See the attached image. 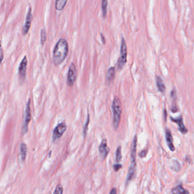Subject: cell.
<instances>
[{"instance_id": "484cf974", "label": "cell", "mask_w": 194, "mask_h": 194, "mask_svg": "<svg viewBox=\"0 0 194 194\" xmlns=\"http://www.w3.org/2000/svg\"><path fill=\"white\" fill-rule=\"evenodd\" d=\"M110 194H117V190H116V188H113V189H112L111 191L110 192Z\"/></svg>"}, {"instance_id": "ba28073f", "label": "cell", "mask_w": 194, "mask_h": 194, "mask_svg": "<svg viewBox=\"0 0 194 194\" xmlns=\"http://www.w3.org/2000/svg\"><path fill=\"white\" fill-rule=\"evenodd\" d=\"M32 19H33L32 10H31V8H30L29 9L27 14V16H26L25 25L23 26V29H22V34L23 35H25L28 33L30 28V26H31Z\"/></svg>"}, {"instance_id": "4fadbf2b", "label": "cell", "mask_w": 194, "mask_h": 194, "mask_svg": "<svg viewBox=\"0 0 194 194\" xmlns=\"http://www.w3.org/2000/svg\"><path fill=\"white\" fill-rule=\"evenodd\" d=\"M156 83H157V88H158L159 91L162 93H165L166 90V87L165 84L163 79L159 76H158L157 79H156Z\"/></svg>"}, {"instance_id": "2e32d148", "label": "cell", "mask_w": 194, "mask_h": 194, "mask_svg": "<svg viewBox=\"0 0 194 194\" xmlns=\"http://www.w3.org/2000/svg\"><path fill=\"white\" fill-rule=\"evenodd\" d=\"M68 0H56L55 9L58 11H62L66 5Z\"/></svg>"}, {"instance_id": "3957f363", "label": "cell", "mask_w": 194, "mask_h": 194, "mask_svg": "<svg viewBox=\"0 0 194 194\" xmlns=\"http://www.w3.org/2000/svg\"><path fill=\"white\" fill-rule=\"evenodd\" d=\"M112 108L113 111V124L115 129H117L120 124L121 120V116L122 113L121 103L119 97H115L113 101Z\"/></svg>"}, {"instance_id": "8fae6325", "label": "cell", "mask_w": 194, "mask_h": 194, "mask_svg": "<svg viewBox=\"0 0 194 194\" xmlns=\"http://www.w3.org/2000/svg\"><path fill=\"white\" fill-rule=\"evenodd\" d=\"M170 120H171L173 122L177 123L178 125V128L179 130L182 134H185L187 133L188 132V130L186 128V126H185V125L183 124V118L182 116H179L178 118H173V117H171Z\"/></svg>"}, {"instance_id": "30bf717a", "label": "cell", "mask_w": 194, "mask_h": 194, "mask_svg": "<svg viewBox=\"0 0 194 194\" xmlns=\"http://www.w3.org/2000/svg\"><path fill=\"white\" fill-rule=\"evenodd\" d=\"M109 151L110 149L108 146L107 140L104 138L101 141L99 146V152L101 158L103 159H105L109 153Z\"/></svg>"}, {"instance_id": "8992f818", "label": "cell", "mask_w": 194, "mask_h": 194, "mask_svg": "<svg viewBox=\"0 0 194 194\" xmlns=\"http://www.w3.org/2000/svg\"><path fill=\"white\" fill-rule=\"evenodd\" d=\"M76 75H77V71H76V66L74 63H72L69 67L68 76H67V83L69 86L71 87L74 85L76 79Z\"/></svg>"}, {"instance_id": "6da1fadb", "label": "cell", "mask_w": 194, "mask_h": 194, "mask_svg": "<svg viewBox=\"0 0 194 194\" xmlns=\"http://www.w3.org/2000/svg\"><path fill=\"white\" fill-rule=\"evenodd\" d=\"M68 53V45L66 39H60L54 47L53 62L55 66L60 65L66 58Z\"/></svg>"}, {"instance_id": "44dd1931", "label": "cell", "mask_w": 194, "mask_h": 194, "mask_svg": "<svg viewBox=\"0 0 194 194\" xmlns=\"http://www.w3.org/2000/svg\"><path fill=\"white\" fill-rule=\"evenodd\" d=\"M63 188L60 185H58V186H57L56 187V189L54 191V194H63Z\"/></svg>"}, {"instance_id": "7c38bea8", "label": "cell", "mask_w": 194, "mask_h": 194, "mask_svg": "<svg viewBox=\"0 0 194 194\" xmlns=\"http://www.w3.org/2000/svg\"><path fill=\"white\" fill-rule=\"evenodd\" d=\"M166 139L170 150L173 152L175 150V147L173 144V138L172 137V134L169 129H167L166 131Z\"/></svg>"}, {"instance_id": "83f0119b", "label": "cell", "mask_w": 194, "mask_h": 194, "mask_svg": "<svg viewBox=\"0 0 194 194\" xmlns=\"http://www.w3.org/2000/svg\"><path fill=\"white\" fill-rule=\"evenodd\" d=\"M101 41L103 44H105V38L104 35H103V34H101Z\"/></svg>"}, {"instance_id": "52a82bcc", "label": "cell", "mask_w": 194, "mask_h": 194, "mask_svg": "<svg viewBox=\"0 0 194 194\" xmlns=\"http://www.w3.org/2000/svg\"><path fill=\"white\" fill-rule=\"evenodd\" d=\"M66 124L64 123H62L60 124H58L57 127L54 129L53 134V138L54 141L57 140L59 138H60L62 135L64 134V133L66 130Z\"/></svg>"}, {"instance_id": "d4e9b609", "label": "cell", "mask_w": 194, "mask_h": 194, "mask_svg": "<svg viewBox=\"0 0 194 194\" xmlns=\"http://www.w3.org/2000/svg\"><path fill=\"white\" fill-rule=\"evenodd\" d=\"M122 166H123L122 165L119 164V163H117V164H115V165H114V169H115V170L116 171H118L119 170H120L123 167Z\"/></svg>"}, {"instance_id": "ac0fdd59", "label": "cell", "mask_w": 194, "mask_h": 194, "mask_svg": "<svg viewBox=\"0 0 194 194\" xmlns=\"http://www.w3.org/2000/svg\"><path fill=\"white\" fill-rule=\"evenodd\" d=\"M108 0H102L101 2V10L103 13V17L105 18L107 13Z\"/></svg>"}, {"instance_id": "7a4b0ae2", "label": "cell", "mask_w": 194, "mask_h": 194, "mask_svg": "<svg viewBox=\"0 0 194 194\" xmlns=\"http://www.w3.org/2000/svg\"><path fill=\"white\" fill-rule=\"evenodd\" d=\"M137 143V138L135 136L133 142L132 149L131 150V158H130V166L128 171V177L126 179V182L129 183L132 181L136 172V152Z\"/></svg>"}, {"instance_id": "9c48e42d", "label": "cell", "mask_w": 194, "mask_h": 194, "mask_svg": "<svg viewBox=\"0 0 194 194\" xmlns=\"http://www.w3.org/2000/svg\"><path fill=\"white\" fill-rule=\"evenodd\" d=\"M27 65V57L25 56L22 60L19 68H18V74H19L20 79L21 81H24L26 78Z\"/></svg>"}, {"instance_id": "9a60e30c", "label": "cell", "mask_w": 194, "mask_h": 194, "mask_svg": "<svg viewBox=\"0 0 194 194\" xmlns=\"http://www.w3.org/2000/svg\"><path fill=\"white\" fill-rule=\"evenodd\" d=\"M27 146L25 144H22L20 146V157L21 161L24 162L25 161L27 155Z\"/></svg>"}, {"instance_id": "5b68a950", "label": "cell", "mask_w": 194, "mask_h": 194, "mask_svg": "<svg viewBox=\"0 0 194 194\" xmlns=\"http://www.w3.org/2000/svg\"><path fill=\"white\" fill-rule=\"evenodd\" d=\"M31 111H30V99L29 100L26 104V107L25 110V120L22 128V133L25 134L28 130V125L31 120Z\"/></svg>"}, {"instance_id": "277c9868", "label": "cell", "mask_w": 194, "mask_h": 194, "mask_svg": "<svg viewBox=\"0 0 194 194\" xmlns=\"http://www.w3.org/2000/svg\"><path fill=\"white\" fill-rule=\"evenodd\" d=\"M127 62V46L124 38H122L120 57L119 58L117 66L119 70H121Z\"/></svg>"}, {"instance_id": "4316f807", "label": "cell", "mask_w": 194, "mask_h": 194, "mask_svg": "<svg viewBox=\"0 0 194 194\" xmlns=\"http://www.w3.org/2000/svg\"><path fill=\"white\" fill-rule=\"evenodd\" d=\"M3 59H4V54H3V52L1 51V57H0V64L1 63Z\"/></svg>"}, {"instance_id": "f1b7e54d", "label": "cell", "mask_w": 194, "mask_h": 194, "mask_svg": "<svg viewBox=\"0 0 194 194\" xmlns=\"http://www.w3.org/2000/svg\"><path fill=\"white\" fill-rule=\"evenodd\" d=\"M0 44H1V42H0ZM0 47H1V45H0Z\"/></svg>"}, {"instance_id": "5bb4252c", "label": "cell", "mask_w": 194, "mask_h": 194, "mask_svg": "<svg viewBox=\"0 0 194 194\" xmlns=\"http://www.w3.org/2000/svg\"><path fill=\"white\" fill-rule=\"evenodd\" d=\"M116 75V68L114 67H110L107 71L106 76V80L108 83H111L114 79Z\"/></svg>"}, {"instance_id": "e0dca14e", "label": "cell", "mask_w": 194, "mask_h": 194, "mask_svg": "<svg viewBox=\"0 0 194 194\" xmlns=\"http://www.w3.org/2000/svg\"><path fill=\"white\" fill-rule=\"evenodd\" d=\"M173 194H189L190 192L185 190L182 185H179L178 186H177L175 188H174L172 190V192H171Z\"/></svg>"}, {"instance_id": "603a6c76", "label": "cell", "mask_w": 194, "mask_h": 194, "mask_svg": "<svg viewBox=\"0 0 194 194\" xmlns=\"http://www.w3.org/2000/svg\"><path fill=\"white\" fill-rule=\"evenodd\" d=\"M178 162V161H173V167H172V169H173L174 170L176 171H179L180 170V169H181V167H177V163Z\"/></svg>"}, {"instance_id": "d6986e66", "label": "cell", "mask_w": 194, "mask_h": 194, "mask_svg": "<svg viewBox=\"0 0 194 194\" xmlns=\"http://www.w3.org/2000/svg\"><path fill=\"white\" fill-rule=\"evenodd\" d=\"M122 154H121V146H120L117 149L116 152V162L119 163L122 159Z\"/></svg>"}, {"instance_id": "ffe728a7", "label": "cell", "mask_w": 194, "mask_h": 194, "mask_svg": "<svg viewBox=\"0 0 194 194\" xmlns=\"http://www.w3.org/2000/svg\"><path fill=\"white\" fill-rule=\"evenodd\" d=\"M46 32L45 29H42L41 31V43L42 46L44 45L46 41Z\"/></svg>"}, {"instance_id": "7402d4cb", "label": "cell", "mask_w": 194, "mask_h": 194, "mask_svg": "<svg viewBox=\"0 0 194 194\" xmlns=\"http://www.w3.org/2000/svg\"><path fill=\"white\" fill-rule=\"evenodd\" d=\"M90 121V115H88V118H87V122L85 124V126H84V136H86L87 134V130H88Z\"/></svg>"}, {"instance_id": "cb8c5ba5", "label": "cell", "mask_w": 194, "mask_h": 194, "mask_svg": "<svg viewBox=\"0 0 194 194\" xmlns=\"http://www.w3.org/2000/svg\"><path fill=\"white\" fill-rule=\"evenodd\" d=\"M147 153H148V149H144V150H142L139 156H140V157L141 158H144V157H145L146 156Z\"/></svg>"}]
</instances>
